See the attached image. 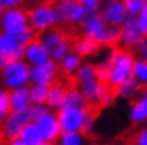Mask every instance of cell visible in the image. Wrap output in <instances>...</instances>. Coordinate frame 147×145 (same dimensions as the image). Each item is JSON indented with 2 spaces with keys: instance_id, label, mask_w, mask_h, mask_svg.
Wrapping results in <instances>:
<instances>
[{
  "instance_id": "obj_1",
  "label": "cell",
  "mask_w": 147,
  "mask_h": 145,
  "mask_svg": "<svg viewBox=\"0 0 147 145\" xmlns=\"http://www.w3.org/2000/svg\"><path fill=\"white\" fill-rule=\"evenodd\" d=\"M82 36L90 38L100 46L115 47L118 42H121V33L118 26H110L101 16L100 11L88 13L84 23L80 25Z\"/></svg>"
},
{
  "instance_id": "obj_41",
  "label": "cell",
  "mask_w": 147,
  "mask_h": 145,
  "mask_svg": "<svg viewBox=\"0 0 147 145\" xmlns=\"http://www.w3.org/2000/svg\"><path fill=\"white\" fill-rule=\"evenodd\" d=\"M141 96H144V98L147 99V87H144V90H142V95Z\"/></svg>"
},
{
  "instance_id": "obj_35",
  "label": "cell",
  "mask_w": 147,
  "mask_h": 145,
  "mask_svg": "<svg viewBox=\"0 0 147 145\" xmlns=\"http://www.w3.org/2000/svg\"><path fill=\"white\" fill-rule=\"evenodd\" d=\"M34 34H36V31H34V30H33L31 26H30V28H28L26 31H23L21 33V34H18V38H20V41H21V44H23V46H26L28 42H31L33 39H34Z\"/></svg>"
},
{
  "instance_id": "obj_33",
  "label": "cell",
  "mask_w": 147,
  "mask_h": 145,
  "mask_svg": "<svg viewBox=\"0 0 147 145\" xmlns=\"http://www.w3.org/2000/svg\"><path fill=\"white\" fill-rule=\"evenodd\" d=\"M96 70H98V80L103 83H108V77H110V65L101 60L100 64H96Z\"/></svg>"
},
{
  "instance_id": "obj_30",
  "label": "cell",
  "mask_w": 147,
  "mask_h": 145,
  "mask_svg": "<svg viewBox=\"0 0 147 145\" xmlns=\"http://www.w3.org/2000/svg\"><path fill=\"white\" fill-rule=\"evenodd\" d=\"M144 8H146V0H129V2H126V10L129 16H139Z\"/></svg>"
},
{
  "instance_id": "obj_45",
  "label": "cell",
  "mask_w": 147,
  "mask_h": 145,
  "mask_svg": "<svg viewBox=\"0 0 147 145\" xmlns=\"http://www.w3.org/2000/svg\"><path fill=\"white\" fill-rule=\"evenodd\" d=\"M0 31H2V26H0Z\"/></svg>"
},
{
  "instance_id": "obj_29",
  "label": "cell",
  "mask_w": 147,
  "mask_h": 145,
  "mask_svg": "<svg viewBox=\"0 0 147 145\" xmlns=\"http://www.w3.org/2000/svg\"><path fill=\"white\" fill-rule=\"evenodd\" d=\"M11 113V103H10V90L5 87L0 88V124L7 119V116Z\"/></svg>"
},
{
  "instance_id": "obj_18",
  "label": "cell",
  "mask_w": 147,
  "mask_h": 145,
  "mask_svg": "<svg viewBox=\"0 0 147 145\" xmlns=\"http://www.w3.org/2000/svg\"><path fill=\"white\" fill-rule=\"evenodd\" d=\"M127 117L134 126L147 124V99L144 96H139L134 101H131Z\"/></svg>"
},
{
  "instance_id": "obj_13",
  "label": "cell",
  "mask_w": 147,
  "mask_h": 145,
  "mask_svg": "<svg viewBox=\"0 0 147 145\" xmlns=\"http://www.w3.org/2000/svg\"><path fill=\"white\" fill-rule=\"evenodd\" d=\"M121 33V44L127 49H136L144 39V33H142L137 16H127L126 21L119 26Z\"/></svg>"
},
{
  "instance_id": "obj_17",
  "label": "cell",
  "mask_w": 147,
  "mask_h": 145,
  "mask_svg": "<svg viewBox=\"0 0 147 145\" xmlns=\"http://www.w3.org/2000/svg\"><path fill=\"white\" fill-rule=\"evenodd\" d=\"M10 103L11 111H30L31 108V95H30V87H21V88L10 90Z\"/></svg>"
},
{
  "instance_id": "obj_4",
  "label": "cell",
  "mask_w": 147,
  "mask_h": 145,
  "mask_svg": "<svg viewBox=\"0 0 147 145\" xmlns=\"http://www.w3.org/2000/svg\"><path fill=\"white\" fill-rule=\"evenodd\" d=\"M30 73H31V67L23 59H16L0 68V80L7 90L30 87V83H31Z\"/></svg>"
},
{
  "instance_id": "obj_23",
  "label": "cell",
  "mask_w": 147,
  "mask_h": 145,
  "mask_svg": "<svg viewBox=\"0 0 147 145\" xmlns=\"http://www.w3.org/2000/svg\"><path fill=\"white\" fill-rule=\"evenodd\" d=\"M96 78H98L96 64H92V62H84L79 70L75 72V75H74V80L77 83V87L84 85V83H88L92 80H96Z\"/></svg>"
},
{
  "instance_id": "obj_31",
  "label": "cell",
  "mask_w": 147,
  "mask_h": 145,
  "mask_svg": "<svg viewBox=\"0 0 147 145\" xmlns=\"http://www.w3.org/2000/svg\"><path fill=\"white\" fill-rule=\"evenodd\" d=\"M49 111H53V109L49 108L46 103L44 104H31V108H30V116H31V121L36 122L38 119H41L44 114H47Z\"/></svg>"
},
{
  "instance_id": "obj_15",
  "label": "cell",
  "mask_w": 147,
  "mask_h": 145,
  "mask_svg": "<svg viewBox=\"0 0 147 145\" xmlns=\"http://www.w3.org/2000/svg\"><path fill=\"white\" fill-rule=\"evenodd\" d=\"M49 59H51L49 51L46 49L44 42L41 41V38H34L31 42H28L26 46H25V51H23V60H25L30 67L41 65V64L47 62Z\"/></svg>"
},
{
  "instance_id": "obj_6",
  "label": "cell",
  "mask_w": 147,
  "mask_h": 145,
  "mask_svg": "<svg viewBox=\"0 0 147 145\" xmlns=\"http://www.w3.org/2000/svg\"><path fill=\"white\" fill-rule=\"evenodd\" d=\"M82 90V93L85 95V98L88 101L90 106L95 108H108L115 103L116 98V91L113 87H110L108 83L100 82L98 78L92 80L88 83H84L79 87Z\"/></svg>"
},
{
  "instance_id": "obj_46",
  "label": "cell",
  "mask_w": 147,
  "mask_h": 145,
  "mask_svg": "<svg viewBox=\"0 0 147 145\" xmlns=\"http://www.w3.org/2000/svg\"><path fill=\"white\" fill-rule=\"evenodd\" d=\"M124 2H129V0H124Z\"/></svg>"
},
{
  "instance_id": "obj_14",
  "label": "cell",
  "mask_w": 147,
  "mask_h": 145,
  "mask_svg": "<svg viewBox=\"0 0 147 145\" xmlns=\"http://www.w3.org/2000/svg\"><path fill=\"white\" fill-rule=\"evenodd\" d=\"M59 62L49 59L47 62L41 64V65H34L31 67V83H39V85H47L51 87L53 83L57 82L59 77Z\"/></svg>"
},
{
  "instance_id": "obj_24",
  "label": "cell",
  "mask_w": 147,
  "mask_h": 145,
  "mask_svg": "<svg viewBox=\"0 0 147 145\" xmlns=\"http://www.w3.org/2000/svg\"><path fill=\"white\" fill-rule=\"evenodd\" d=\"M20 139L26 145H39L44 142V137H42L41 130H39V127H38V124L34 121H31L25 129L21 130Z\"/></svg>"
},
{
  "instance_id": "obj_39",
  "label": "cell",
  "mask_w": 147,
  "mask_h": 145,
  "mask_svg": "<svg viewBox=\"0 0 147 145\" xmlns=\"http://www.w3.org/2000/svg\"><path fill=\"white\" fill-rule=\"evenodd\" d=\"M7 145H26V144H25L21 139H15V140H8V144Z\"/></svg>"
},
{
  "instance_id": "obj_20",
  "label": "cell",
  "mask_w": 147,
  "mask_h": 145,
  "mask_svg": "<svg viewBox=\"0 0 147 145\" xmlns=\"http://www.w3.org/2000/svg\"><path fill=\"white\" fill-rule=\"evenodd\" d=\"M142 87L134 80V78H129L124 83H121L119 87H116V96L124 101H134L136 98H139V93H141Z\"/></svg>"
},
{
  "instance_id": "obj_2",
  "label": "cell",
  "mask_w": 147,
  "mask_h": 145,
  "mask_svg": "<svg viewBox=\"0 0 147 145\" xmlns=\"http://www.w3.org/2000/svg\"><path fill=\"white\" fill-rule=\"evenodd\" d=\"M103 62L110 65V77H108V85L116 88L121 83L132 78V67L136 62V57L131 51L124 49H115L111 47V51L106 54Z\"/></svg>"
},
{
  "instance_id": "obj_43",
  "label": "cell",
  "mask_w": 147,
  "mask_h": 145,
  "mask_svg": "<svg viewBox=\"0 0 147 145\" xmlns=\"http://www.w3.org/2000/svg\"><path fill=\"white\" fill-rule=\"evenodd\" d=\"M0 145H3V142H2V140H0Z\"/></svg>"
},
{
  "instance_id": "obj_25",
  "label": "cell",
  "mask_w": 147,
  "mask_h": 145,
  "mask_svg": "<svg viewBox=\"0 0 147 145\" xmlns=\"http://www.w3.org/2000/svg\"><path fill=\"white\" fill-rule=\"evenodd\" d=\"M64 106H72V108H85L88 106V101L82 93L79 87H69L67 96H65V104Z\"/></svg>"
},
{
  "instance_id": "obj_27",
  "label": "cell",
  "mask_w": 147,
  "mask_h": 145,
  "mask_svg": "<svg viewBox=\"0 0 147 145\" xmlns=\"http://www.w3.org/2000/svg\"><path fill=\"white\" fill-rule=\"evenodd\" d=\"M132 78L136 80L141 87H147V60L136 57V62L132 67Z\"/></svg>"
},
{
  "instance_id": "obj_8",
  "label": "cell",
  "mask_w": 147,
  "mask_h": 145,
  "mask_svg": "<svg viewBox=\"0 0 147 145\" xmlns=\"http://www.w3.org/2000/svg\"><path fill=\"white\" fill-rule=\"evenodd\" d=\"M54 7L57 11L59 21L64 25L80 26L88 15V11L85 10V7L79 0H57Z\"/></svg>"
},
{
  "instance_id": "obj_42",
  "label": "cell",
  "mask_w": 147,
  "mask_h": 145,
  "mask_svg": "<svg viewBox=\"0 0 147 145\" xmlns=\"http://www.w3.org/2000/svg\"><path fill=\"white\" fill-rule=\"evenodd\" d=\"M3 11H5V8H3V7H2V3H0V16L3 15Z\"/></svg>"
},
{
  "instance_id": "obj_40",
  "label": "cell",
  "mask_w": 147,
  "mask_h": 145,
  "mask_svg": "<svg viewBox=\"0 0 147 145\" xmlns=\"http://www.w3.org/2000/svg\"><path fill=\"white\" fill-rule=\"evenodd\" d=\"M56 144V142H49V140H44V142H42V144H39V145H54Z\"/></svg>"
},
{
  "instance_id": "obj_10",
  "label": "cell",
  "mask_w": 147,
  "mask_h": 145,
  "mask_svg": "<svg viewBox=\"0 0 147 145\" xmlns=\"http://www.w3.org/2000/svg\"><path fill=\"white\" fill-rule=\"evenodd\" d=\"M31 122V116H30V111H11L7 119L0 124V134L2 137L8 142V140H15L20 139L21 130L25 129L28 124Z\"/></svg>"
},
{
  "instance_id": "obj_36",
  "label": "cell",
  "mask_w": 147,
  "mask_h": 145,
  "mask_svg": "<svg viewBox=\"0 0 147 145\" xmlns=\"http://www.w3.org/2000/svg\"><path fill=\"white\" fill-rule=\"evenodd\" d=\"M137 21H139V26H141L144 36L147 38V0H146V8L141 11V15L137 16Z\"/></svg>"
},
{
  "instance_id": "obj_3",
  "label": "cell",
  "mask_w": 147,
  "mask_h": 145,
  "mask_svg": "<svg viewBox=\"0 0 147 145\" xmlns=\"http://www.w3.org/2000/svg\"><path fill=\"white\" fill-rule=\"evenodd\" d=\"M57 116L62 132H85V134H88L95 127V116L90 104L85 108L64 106L57 111Z\"/></svg>"
},
{
  "instance_id": "obj_21",
  "label": "cell",
  "mask_w": 147,
  "mask_h": 145,
  "mask_svg": "<svg viewBox=\"0 0 147 145\" xmlns=\"http://www.w3.org/2000/svg\"><path fill=\"white\" fill-rule=\"evenodd\" d=\"M74 51L77 52V54H80V56L84 57V59H87V57H93L98 54V51H100V44L98 42H95L93 39H90V38H79L77 41L74 42Z\"/></svg>"
},
{
  "instance_id": "obj_7",
  "label": "cell",
  "mask_w": 147,
  "mask_h": 145,
  "mask_svg": "<svg viewBox=\"0 0 147 145\" xmlns=\"http://www.w3.org/2000/svg\"><path fill=\"white\" fill-rule=\"evenodd\" d=\"M41 41L44 42L46 49L49 51L51 59L56 60V62H61L64 57L74 49V44H72V41H70V38H69L64 31L57 30V28L42 33Z\"/></svg>"
},
{
  "instance_id": "obj_34",
  "label": "cell",
  "mask_w": 147,
  "mask_h": 145,
  "mask_svg": "<svg viewBox=\"0 0 147 145\" xmlns=\"http://www.w3.org/2000/svg\"><path fill=\"white\" fill-rule=\"evenodd\" d=\"M132 145H147V124L146 127L139 129L132 137Z\"/></svg>"
},
{
  "instance_id": "obj_37",
  "label": "cell",
  "mask_w": 147,
  "mask_h": 145,
  "mask_svg": "<svg viewBox=\"0 0 147 145\" xmlns=\"http://www.w3.org/2000/svg\"><path fill=\"white\" fill-rule=\"evenodd\" d=\"M136 49H137V57H141V59L147 60V38L142 39V42L136 47Z\"/></svg>"
},
{
  "instance_id": "obj_32",
  "label": "cell",
  "mask_w": 147,
  "mask_h": 145,
  "mask_svg": "<svg viewBox=\"0 0 147 145\" xmlns=\"http://www.w3.org/2000/svg\"><path fill=\"white\" fill-rule=\"evenodd\" d=\"M79 2L85 7V10L88 11V13L100 11L101 5H103V0H79Z\"/></svg>"
},
{
  "instance_id": "obj_5",
  "label": "cell",
  "mask_w": 147,
  "mask_h": 145,
  "mask_svg": "<svg viewBox=\"0 0 147 145\" xmlns=\"http://www.w3.org/2000/svg\"><path fill=\"white\" fill-rule=\"evenodd\" d=\"M28 16H30V26L41 34L49 30H54L61 23L56 7L51 2H39L36 5H33L28 10Z\"/></svg>"
},
{
  "instance_id": "obj_44",
  "label": "cell",
  "mask_w": 147,
  "mask_h": 145,
  "mask_svg": "<svg viewBox=\"0 0 147 145\" xmlns=\"http://www.w3.org/2000/svg\"><path fill=\"white\" fill-rule=\"evenodd\" d=\"M54 145H59V144H57V142H56V144H54Z\"/></svg>"
},
{
  "instance_id": "obj_19",
  "label": "cell",
  "mask_w": 147,
  "mask_h": 145,
  "mask_svg": "<svg viewBox=\"0 0 147 145\" xmlns=\"http://www.w3.org/2000/svg\"><path fill=\"white\" fill-rule=\"evenodd\" d=\"M69 87H65L64 83H53L49 87V95H47V106L53 111H59L61 108H64L65 104V96H67Z\"/></svg>"
},
{
  "instance_id": "obj_9",
  "label": "cell",
  "mask_w": 147,
  "mask_h": 145,
  "mask_svg": "<svg viewBox=\"0 0 147 145\" xmlns=\"http://www.w3.org/2000/svg\"><path fill=\"white\" fill-rule=\"evenodd\" d=\"M0 26H2V31L18 36V34H21L23 31H26L28 28H30L28 11L23 10L21 7L5 10L3 15L0 16Z\"/></svg>"
},
{
  "instance_id": "obj_11",
  "label": "cell",
  "mask_w": 147,
  "mask_h": 145,
  "mask_svg": "<svg viewBox=\"0 0 147 145\" xmlns=\"http://www.w3.org/2000/svg\"><path fill=\"white\" fill-rule=\"evenodd\" d=\"M23 51L25 46L16 34L0 31V68L11 60L23 59Z\"/></svg>"
},
{
  "instance_id": "obj_12",
  "label": "cell",
  "mask_w": 147,
  "mask_h": 145,
  "mask_svg": "<svg viewBox=\"0 0 147 145\" xmlns=\"http://www.w3.org/2000/svg\"><path fill=\"white\" fill-rule=\"evenodd\" d=\"M100 13L110 26H118V28H119V26L126 21L127 16H129L127 15L126 2H124V0H103V5H101V8H100Z\"/></svg>"
},
{
  "instance_id": "obj_26",
  "label": "cell",
  "mask_w": 147,
  "mask_h": 145,
  "mask_svg": "<svg viewBox=\"0 0 147 145\" xmlns=\"http://www.w3.org/2000/svg\"><path fill=\"white\" fill-rule=\"evenodd\" d=\"M30 95H31L33 104H44L47 103L49 87L47 85H39V83H30Z\"/></svg>"
},
{
  "instance_id": "obj_28",
  "label": "cell",
  "mask_w": 147,
  "mask_h": 145,
  "mask_svg": "<svg viewBox=\"0 0 147 145\" xmlns=\"http://www.w3.org/2000/svg\"><path fill=\"white\" fill-rule=\"evenodd\" d=\"M59 145H87L85 132H62L57 140Z\"/></svg>"
},
{
  "instance_id": "obj_16",
  "label": "cell",
  "mask_w": 147,
  "mask_h": 145,
  "mask_svg": "<svg viewBox=\"0 0 147 145\" xmlns=\"http://www.w3.org/2000/svg\"><path fill=\"white\" fill-rule=\"evenodd\" d=\"M36 124L39 127V130H41L44 140L57 142L61 134H62V127H61V122H59V116L54 111H49L47 114H44L41 119L36 121Z\"/></svg>"
},
{
  "instance_id": "obj_22",
  "label": "cell",
  "mask_w": 147,
  "mask_h": 145,
  "mask_svg": "<svg viewBox=\"0 0 147 145\" xmlns=\"http://www.w3.org/2000/svg\"><path fill=\"white\" fill-rule=\"evenodd\" d=\"M82 64H84V57L80 56V54H77V52L72 49V51L59 62V67H61V72H64L65 75H75V72L80 68Z\"/></svg>"
},
{
  "instance_id": "obj_38",
  "label": "cell",
  "mask_w": 147,
  "mask_h": 145,
  "mask_svg": "<svg viewBox=\"0 0 147 145\" xmlns=\"http://www.w3.org/2000/svg\"><path fill=\"white\" fill-rule=\"evenodd\" d=\"M0 3H2V7H3L5 10H10V8H16V7H21L23 0H0Z\"/></svg>"
}]
</instances>
